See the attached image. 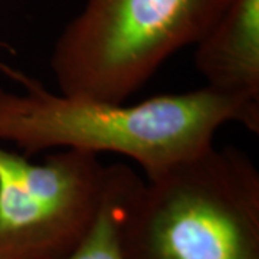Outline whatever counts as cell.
<instances>
[{"label": "cell", "mask_w": 259, "mask_h": 259, "mask_svg": "<svg viewBox=\"0 0 259 259\" xmlns=\"http://www.w3.org/2000/svg\"><path fill=\"white\" fill-rule=\"evenodd\" d=\"M19 90L0 87V144L30 157L54 148L131 158L154 177L213 144L228 124L259 133V102L207 87L125 105L55 93L36 76L0 62Z\"/></svg>", "instance_id": "1"}, {"label": "cell", "mask_w": 259, "mask_h": 259, "mask_svg": "<svg viewBox=\"0 0 259 259\" xmlns=\"http://www.w3.org/2000/svg\"><path fill=\"white\" fill-rule=\"evenodd\" d=\"M231 0H85L49 59L58 93L122 104L194 47Z\"/></svg>", "instance_id": "3"}, {"label": "cell", "mask_w": 259, "mask_h": 259, "mask_svg": "<svg viewBox=\"0 0 259 259\" xmlns=\"http://www.w3.org/2000/svg\"><path fill=\"white\" fill-rule=\"evenodd\" d=\"M194 47L204 87L259 102V0H231Z\"/></svg>", "instance_id": "5"}, {"label": "cell", "mask_w": 259, "mask_h": 259, "mask_svg": "<svg viewBox=\"0 0 259 259\" xmlns=\"http://www.w3.org/2000/svg\"><path fill=\"white\" fill-rule=\"evenodd\" d=\"M140 180L137 173L125 164L108 166V180L100 212L82 241L64 259H125L121 228L130 196Z\"/></svg>", "instance_id": "6"}, {"label": "cell", "mask_w": 259, "mask_h": 259, "mask_svg": "<svg viewBox=\"0 0 259 259\" xmlns=\"http://www.w3.org/2000/svg\"><path fill=\"white\" fill-rule=\"evenodd\" d=\"M0 49H8V51H13L9 44H6V42H3V40H0Z\"/></svg>", "instance_id": "7"}, {"label": "cell", "mask_w": 259, "mask_h": 259, "mask_svg": "<svg viewBox=\"0 0 259 259\" xmlns=\"http://www.w3.org/2000/svg\"><path fill=\"white\" fill-rule=\"evenodd\" d=\"M125 259H259V170L214 144L140 180L121 228Z\"/></svg>", "instance_id": "2"}, {"label": "cell", "mask_w": 259, "mask_h": 259, "mask_svg": "<svg viewBox=\"0 0 259 259\" xmlns=\"http://www.w3.org/2000/svg\"><path fill=\"white\" fill-rule=\"evenodd\" d=\"M108 166L61 148L40 163L0 144V259H64L100 212Z\"/></svg>", "instance_id": "4"}]
</instances>
